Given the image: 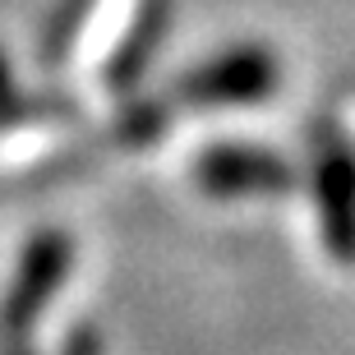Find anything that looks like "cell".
<instances>
[{
    "label": "cell",
    "mask_w": 355,
    "mask_h": 355,
    "mask_svg": "<svg viewBox=\"0 0 355 355\" xmlns=\"http://www.w3.org/2000/svg\"><path fill=\"white\" fill-rule=\"evenodd\" d=\"M65 263H69V245L60 236H42L37 245L28 250L24 272H19V282H14V291H10V314H5V318H10V328L33 323L37 304L55 291V282H60Z\"/></svg>",
    "instance_id": "4"
},
{
    "label": "cell",
    "mask_w": 355,
    "mask_h": 355,
    "mask_svg": "<svg viewBox=\"0 0 355 355\" xmlns=\"http://www.w3.org/2000/svg\"><path fill=\"white\" fill-rule=\"evenodd\" d=\"M277 83V65L272 55L263 51H231L212 65L194 69L184 79L180 97L184 102H198V106H226V102H259L268 97Z\"/></svg>",
    "instance_id": "1"
},
{
    "label": "cell",
    "mask_w": 355,
    "mask_h": 355,
    "mask_svg": "<svg viewBox=\"0 0 355 355\" xmlns=\"http://www.w3.org/2000/svg\"><path fill=\"white\" fill-rule=\"evenodd\" d=\"M318 212L328 250L337 259H355V162L346 153H328L318 166Z\"/></svg>",
    "instance_id": "2"
},
{
    "label": "cell",
    "mask_w": 355,
    "mask_h": 355,
    "mask_svg": "<svg viewBox=\"0 0 355 355\" xmlns=\"http://www.w3.org/2000/svg\"><path fill=\"white\" fill-rule=\"evenodd\" d=\"M198 180L208 184L212 194H245V189H277V184L291 180V171L277 157H268V153L217 148V153H203Z\"/></svg>",
    "instance_id": "3"
},
{
    "label": "cell",
    "mask_w": 355,
    "mask_h": 355,
    "mask_svg": "<svg viewBox=\"0 0 355 355\" xmlns=\"http://www.w3.org/2000/svg\"><path fill=\"white\" fill-rule=\"evenodd\" d=\"M0 88H5V65H0Z\"/></svg>",
    "instance_id": "5"
}]
</instances>
